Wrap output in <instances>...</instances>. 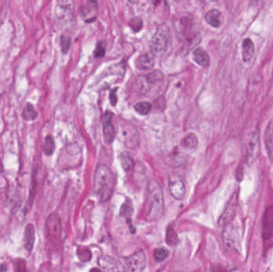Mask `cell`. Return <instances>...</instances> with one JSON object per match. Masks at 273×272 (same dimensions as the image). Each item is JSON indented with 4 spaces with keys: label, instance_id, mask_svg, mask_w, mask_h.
Here are the masks:
<instances>
[{
    "label": "cell",
    "instance_id": "cell-1",
    "mask_svg": "<svg viewBox=\"0 0 273 272\" xmlns=\"http://www.w3.org/2000/svg\"><path fill=\"white\" fill-rule=\"evenodd\" d=\"M145 212L147 219L150 221L159 220L164 212V196L158 180H149L147 186L145 199Z\"/></svg>",
    "mask_w": 273,
    "mask_h": 272
},
{
    "label": "cell",
    "instance_id": "cell-2",
    "mask_svg": "<svg viewBox=\"0 0 273 272\" xmlns=\"http://www.w3.org/2000/svg\"><path fill=\"white\" fill-rule=\"evenodd\" d=\"M115 178L111 170L105 165H99L94 173V191L99 202L109 201L114 190Z\"/></svg>",
    "mask_w": 273,
    "mask_h": 272
},
{
    "label": "cell",
    "instance_id": "cell-3",
    "mask_svg": "<svg viewBox=\"0 0 273 272\" xmlns=\"http://www.w3.org/2000/svg\"><path fill=\"white\" fill-rule=\"evenodd\" d=\"M170 38L171 34L169 26L166 24L160 25L151 42V53L153 56H160L166 52L170 45Z\"/></svg>",
    "mask_w": 273,
    "mask_h": 272
},
{
    "label": "cell",
    "instance_id": "cell-4",
    "mask_svg": "<svg viewBox=\"0 0 273 272\" xmlns=\"http://www.w3.org/2000/svg\"><path fill=\"white\" fill-rule=\"evenodd\" d=\"M146 266V257L143 251L135 252L126 259L125 272H143Z\"/></svg>",
    "mask_w": 273,
    "mask_h": 272
},
{
    "label": "cell",
    "instance_id": "cell-5",
    "mask_svg": "<svg viewBox=\"0 0 273 272\" xmlns=\"http://www.w3.org/2000/svg\"><path fill=\"white\" fill-rule=\"evenodd\" d=\"M222 239L224 247L228 251H231V252L239 251V235L232 223H228L227 225L224 226Z\"/></svg>",
    "mask_w": 273,
    "mask_h": 272
},
{
    "label": "cell",
    "instance_id": "cell-6",
    "mask_svg": "<svg viewBox=\"0 0 273 272\" xmlns=\"http://www.w3.org/2000/svg\"><path fill=\"white\" fill-rule=\"evenodd\" d=\"M46 230L48 238L51 241H59L62 236V227L60 217L53 213L50 215L46 223Z\"/></svg>",
    "mask_w": 273,
    "mask_h": 272
},
{
    "label": "cell",
    "instance_id": "cell-7",
    "mask_svg": "<svg viewBox=\"0 0 273 272\" xmlns=\"http://www.w3.org/2000/svg\"><path fill=\"white\" fill-rule=\"evenodd\" d=\"M260 152V141H259V133L255 130L251 134L247 143L246 162L248 165H252L256 161Z\"/></svg>",
    "mask_w": 273,
    "mask_h": 272
},
{
    "label": "cell",
    "instance_id": "cell-8",
    "mask_svg": "<svg viewBox=\"0 0 273 272\" xmlns=\"http://www.w3.org/2000/svg\"><path fill=\"white\" fill-rule=\"evenodd\" d=\"M98 263L102 272H125L123 263L109 255H101Z\"/></svg>",
    "mask_w": 273,
    "mask_h": 272
},
{
    "label": "cell",
    "instance_id": "cell-9",
    "mask_svg": "<svg viewBox=\"0 0 273 272\" xmlns=\"http://www.w3.org/2000/svg\"><path fill=\"white\" fill-rule=\"evenodd\" d=\"M169 190L172 197L178 201L182 200L186 192L185 183L177 176H171L169 178Z\"/></svg>",
    "mask_w": 273,
    "mask_h": 272
},
{
    "label": "cell",
    "instance_id": "cell-10",
    "mask_svg": "<svg viewBox=\"0 0 273 272\" xmlns=\"http://www.w3.org/2000/svg\"><path fill=\"white\" fill-rule=\"evenodd\" d=\"M237 205H238V194L234 193L228 201L222 214L219 218V225L224 227L228 223H230L235 216Z\"/></svg>",
    "mask_w": 273,
    "mask_h": 272
},
{
    "label": "cell",
    "instance_id": "cell-11",
    "mask_svg": "<svg viewBox=\"0 0 273 272\" xmlns=\"http://www.w3.org/2000/svg\"><path fill=\"white\" fill-rule=\"evenodd\" d=\"M113 113L106 111L102 116V125H103V136L105 141L107 144H111L115 138V130L112 125Z\"/></svg>",
    "mask_w": 273,
    "mask_h": 272
},
{
    "label": "cell",
    "instance_id": "cell-12",
    "mask_svg": "<svg viewBox=\"0 0 273 272\" xmlns=\"http://www.w3.org/2000/svg\"><path fill=\"white\" fill-rule=\"evenodd\" d=\"M55 14L59 20H70L73 14V4L70 1H60L58 3Z\"/></svg>",
    "mask_w": 273,
    "mask_h": 272
},
{
    "label": "cell",
    "instance_id": "cell-13",
    "mask_svg": "<svg viewBox=\"0 0 273 272\" xmlns=\"http://www.w3.org/2000/svg\"><path fill=\"white\" fill-rule=\"evenodd\" d=\"M98 5L96 2L83 3L80 8V15L82 18L87 22H92L96 19Z\"/></svg>",
    "mask_w": 273,
    "mask_h": 272
},
{
    "label": "cell",
    "instance_id": "cell-14",
    "mask_svg": "<svg viewBox=\"0 0 273 272\" xmlns=\"http://www.w3.org/2000/svg\"><path fill=\"white\" fill-rule=\"evenodd\" d=\"M131 126L130 127L123 128V139H124L125 145L128 146V148H135L138 145V133L137 130L133 128L132 131L130 132Z\"/></svg>",
    "mask_w": 273,
    "mask_h": 272
},
{
    "label": "cell",
    "instance_id": "cell-15",
    "mask_svg": "<svg viewBox=\"0 0 273 272\" xmlns=\"http://www.w3.org/2000/svg\"><path fill=\"white\" fill-rule=\"evenodd\" d=\"M137 67L141 70H149L154 66V56L152 53L140 55L137 59Z\"/></svg>",
    "mask_w": 273,
    "mask_h": 272
},
{
    "label": "cell",
    "instance_id": "cell-16",
    "mask_svg": "<svg viewBox=\"0 0 273 272\" xmlns=\"http://www.w3.org/2000/svg\"><path fill=\"white\" fill-rule=\"evenodd\" d=\"M34 242H35V228L32 223H28L24 231L25 248L28 252H31L34 248Z\"/></svg>",
    "mask_w": 273,
    "mask_h": 272
},
{
    "label": "cell",
    "instance_id": "cell-17",
    "mask_svg": "<svg viewBox=\"0 0 273 272\" xmlns=\"http://www.w3.org/2000/svg\"><path fill=\"white\" fill-rule=\"evenodd\" d=\"M254 53L255 46L253 40L249 38H245L242 43V58L244 62H249L253 58Z\"/></svg>",
    "mask_w": 273,
    "mask_h": 272
},
{
    "label": "cell",
    "instance_id": "cell-18",
    "mask_svg": "<svg viewBox=\"0 0 273 272\" xmlns=\"http://www.w3.org/2000/svg\"><path fill=\"white\" fill-rule=\"evenodd\" d=\"M220 16H221V13H220V11L217 9H213L210 10L206 14L205 19H206L208 24L215 27V28H218L221 25Z\"/></svg>",
    "mask_w": 273,
    "mask_h": 272
},
{
    "label": "cell",
    "instance_id": "cell-19",
    "mask_svg": "<svg viewBox=\"0 0 273 272\" xmlns=\"http://www.w3.org/2000/svg\"><path fill=\"white\" fill-rule=\"evenodd\" d=\"M193 60L200 66L206 67L209 66V55H208L206 51H204L202 48H197L195 51H193Z\"/></svg>",
    "mask_w": 273,
    "mask_h": 272
},
{
    "label": "cell",
    "instance_id": "cell-20",
    "mask_svg": "<svg viewBox=\"0 0 273 272\" xmlns=\"http://www.w3.org/2000/svg\"><path fill=\"white\" fill-rule=\"evenodd\" d=\"M265 145L270 158L273 154V122H270L265 131Z\"/></svg>",
    "mask_w": 273,
    "mask_h": 272
},
{
    "label": "cell",
    "instance_id": "cell-21",
    "mask_svg": "<svg viewBox=\"0 0 273 272\" xmlns=\"http://www.w3.org/2000/svg\"><path fill=\"white\" fill-rule=\"evenodd\" d=\"M22 116H23V119L25 121L32 122V121H34L37 119L38 112L34 109V106L32 104L27 102L26 105H25L24 109H23Z\"/></svg>",
    "mask_w": 273,
    "mask_h": 272
},
{
    "label": "cell",
    "instance_id": "cell-22",
    "mask_svg": "<svg viewBox=\"0 0 273 272\" xmlns=\"http://www.w3.org/2000/svg\"><path fill=\"white\" fill-rule=\"evenodd\" d=\"M181 145L187 149L194 150L196 149L198 145V137L194 133H190L183 138L181 141Z\"/></svg>",
    "mask_w": 273,
    "mask_h": 272
},
{
    "label": "cell",
    "instance_id": "cell-23",
    "mask_svg": "<svg viewBox=\"0 0 273 272\" xmlns=\"http://www.w3.org/2000/svg\"><path fill=\"white\" fill-rule=\"evenodd\" d=\"M119 158H120L121 165L123 166L125 171H130L134 166V159L130 153L128 152H123L120 154Z\"/></svg>",
    "mask_w": 273,
    "mask_h": 272
},
{
    "label": "cell",
    "instance_id": "cell-24",
    "mask_svg": "<svg viewBox=\"0 0 273 272\" xmlns=\"http://www.w3.org/2000/svg\"><path fill=\"white\" fill-rule=\"evenodd\" d=\"M136 86H137L138 90L143 94L149 91L153 87V85L151 84L150 82L147 79L146 75L139 76L136 80Z\"/></svg>",
    "mask_w": 273,
    "mask_h": 272
},
{
    "label": "cell",
    "instance_id": "cell-25",
    "mask_svg": "<svg viewBox=\"0 0 273 272\" xmlns=\"http://www.w3.org/2000/svg\"><path fill=\"white\" fill-rule=\"evenodd\" d=\"M166 241L168 245L171 247L177 246L179 243V238L175 230L172 227H169L166 230Z\"/></svg>",
    "mask_w": 273,
    "mask_h": 272
},
{
    "label": "cell",
    "instance_id": "cell-26",
    "mask_svg": "<svg viewBox=\"0 0 273 272\" xmlns=\"http://www.w3.org/2000/svg\"><path fill=\"white\" fill-rule=\"evenodd\" d=\"M44 152L47 156H51L55 152V144L53 137L51 136H47L44 143Z\"/></svg>",
    "mask_w": 273,
    "mask_h": 272
},
{
    "label": "cell",
    "instance_id": "cell-27",
    "mask_svg": "<svg viewBox=\"0 0 273 272\" xmlns=\"http://www.w3.org/2000/svg\"><path fill=\"white\" fill-rule=\"evenodd\" d=\"M151 108L152 105L148 101H141L134 105V109L141 115L148 114L151 110Z\"/></svg>",
    "mask_w": 273,
    "mask_h": 272
},
{
    "label": "cell",
    "instance_id": "cell-28",
    "mask_svg": "<svg viewBox=\"0 0 273 272\" xmlns=\"http://www.w3.org/2000/svg\"><path fill=\"white\" fill-rule=\"evenodd\" d=\"M133 211H134V209H133L132 202H131V201H126L123 204L122 208H121V216H124V217L129 219L130 216H132Z\"/></svg>",
    "mask_w": 273,
    "mask_h": 272
},
{
    "label": "cell",
    "instance_id": "cell-29",
    "mask_svg": "<svg viewBox=\"0 0 273 272\" xmlns=\"http://www.w3.org/2000/svg\"><path fill=\"white\" fill-rule=\"evenodd\" d=\"M168 255H169V251L165 248H157V249L154 250V252H153L154 259L159 263L166 260Z\"/></svg>",
    "mask_w": 273,
    "mask_h": 272
},
{
    "label": "cell",
    "instance_id": "cell-30",
    "mask_svg": "<svg viewBox=\"0 0 273 272\" xmlns=\"http://www.w3.org/2000/svg\"><path fill=\"white\" fill-rule=\"evenodd\" d=\"M77 255H79L80 260L83 261V262H88V261L91 260V257H92L91 251L87 248H79Z\"/></svg>",
    "mask_w": 273,
    "mask_h": 272
},
{
    "label": "cell",
    "instance_id": "cell-31",
    "mask_svg": "<svg viewBox=\"0 0 273 272\" xmlns=\"http://www.w3.org/2000/svg\"><path fill=\"white\" fill-rule=\"evenodd\" d=\"M70 44H71V40L70 36L66 34H62L60 38V47L62 52L63 54H66L70 49Z\"/></svg>",
    "mask_w": 273,
    "mask_h": 272
},
{
    "label": "cell",
    "instance_id": "cell-32",
    "mask_svg": "<svg viewBox=\"0 0 273 272\" xmlns=\"http://www.w3.org/2000/svg\"><path fill=\"white\" fill-rule=\"evenodd\" d=\"M147 76V79L150 82L151 84L154 85L157 82L162 81L164 75L162 72L159 71V70H156V71L152 72V73H149Z\"/></svg>",
    "mask_w": 273,
    "mask_h": 272
},
{
    "label": "cell",
    "instance_id": "cell-33",
    "mask_svg": "<svg viewBox=\"0 0 273 272\" xmlns=\"http://www.w3.org/2000/svg\"><path fill=\"white\" fill-rule=\"evenodd\" d=\"M143 26V22L141 18L134 17L130 21V26L134 32H138L141 30Z\"/></svg>",
    "mask_w": 273,
    "mask_h": 272
},
{
    "label": "cell",
    "instance_id": "cell-34",
    "mask_svg": "<svg viewBox=\"0 0 273 272\" xmlns=\"http://www.w3.org/2000/svg\"><path fill=\"white\" fill-rule=\"evenodd\" d=\"M106 55V47L104 45L102 42H99L98 44H97L96 48H95V51H94V57L95 58H103Z\"/></svg>",
    "mask_w": 273,
    "mask_h": 272
},
{
    "label": "cell",
    "instance_id": "cell-35",
    "mask_svg": "<svg viewBox=\"0 0 273 272\" xmlns=\"http://www.w3.org/2000/svg\"><path fill=\"white\" fill-rule=\"evenodd\" d=\"M118 88H114L113 89V90L110 91V94H109V100H110V103H111L112 105H116V104H117L118 101V98H117V94H116V93H117Z\"/></svg>",
    "mask_w": 273,
    "mask_h": 272
},
{
    "label": "cell",
    "instance_id": "cell-36",
    "mask_svg": "<svg viewBox=\"0 0 273 272\" xmlns=\"http://www.w3.org/2000/svg\"><path fill=\"white\" fill-rule=\"evenodd\" d=\"M90 272H102V270H101V269L97 268V267H94V268H92L91 270H90Z\"/></svg>",
    "mask_w": 273,
    "mask_h": 272
},
{
    "label": "cell",
    "instance_id": "cell-37",
    "mask_svg": "<svg viewBox=\"0 0 273 272\" xmlns=\"http://www.w3.org/2000/svg\"><path fill=\"white\" fill-rule=\"evenodd\" d=\"M250 272H253V270H251V271H250Z\"/></svg>",
    "mask_w": 273,
    "mask_h": 272
}]
</instances>
